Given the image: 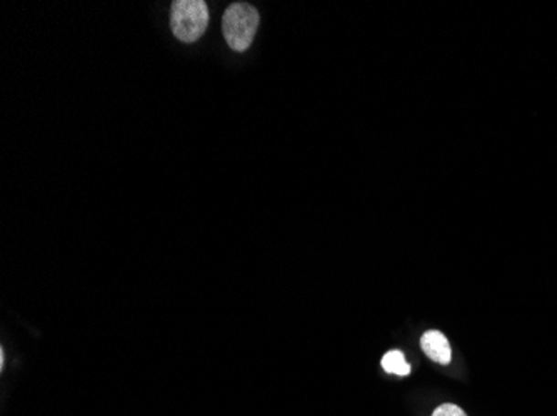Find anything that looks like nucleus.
<instances>
[{
    "mask_svg": "<svg viewBox=\"0 0 557 416\" xmlns=\"http://www.w3.org/2000/svg\"><path fill=\"white\" fill-rule=\"evenodd\" d=\"M259 27V12L244 2L231 4L222 17V32L229 47L236 52H244L250 47Z\"/></svg>",
    "mask_w": 557,
    "mask_h": 416,
    "instance_id": "f257e3e1",
    "label": "nucleus"
},
{
    "mask_svg": "<svg viewBox=\"0 0 557 416\" xmlns=\"http://www.w3.org/2000/svg\"><path fill=\"white\" fill-rule=\"evenodd\" d=\"M209 26V9L204 0H175L171 9V29L185 44L204 36Z\"/></svg>",
    "mask_w": 557,
    "mask_h": 416,
    "instance_id": "f03ea898",
    "label": "nucleus"
},
{
    "mask_svg": "<svg viewBox=\"0 0 557 416\" xmlns=\"http://www.w3.org/2000/svg\"><path fill=\"white\" fill-rule=\"evenodd\" d=\"M421 348L429 359L439 365H449L452 359L451 345L439 330L426 331L421 338Z\"/></svg>",
    "mask_w": 557,
    "mask_h": 416,
    "instance_id": "7ed1b4c3",
    "label": "nucleus"
},
{
    "mask_svg": "<svg viewBox=\"0 0 557 416\" xmlns=\"http://www.w3.org/2000/svg\"><path fill=\"white\" fill-rule=\"evenodd\" d=\"M381 365L385 373H389V375H397V377L411 375V365L407 363V359L401 350L387 351L381 359Z\"/></svg>",
    "mask_w": 557,
    "mask_h": 416,
    "instance_id": "20e7f679",
    "label": "nucleus"
},
{
    "mask_svg": "<svg viewBox=\"0 0 557 416\" xmlns=\"http://www.w3.org/2000/svg\"><path fill=\"white\" fill-rule=\"evenodd\" d=\"M433 416H468L462 408L454 403H444L434 410Z\"/></svg>",
    "mask_w": 557,
    "mask_h": 416,
    "instance_id": "39448f33",
    "label": "nucleus"
}]
</instances>
